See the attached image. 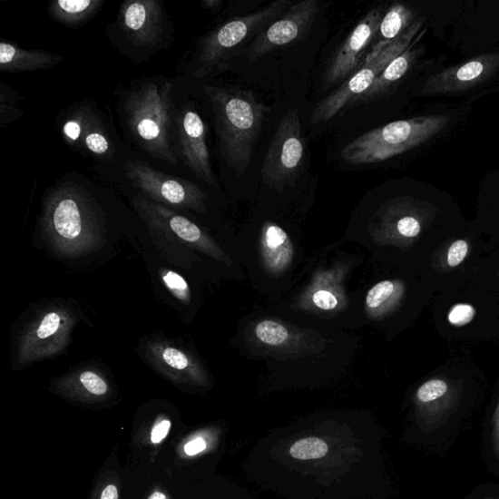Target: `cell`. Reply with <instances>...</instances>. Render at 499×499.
<instances>
[{
	"instance_id": "cell-34",
	"label": "cell",
	"mask_w": 499,
	"mask_h": 499,
	"mask_svg": "<svg viewBox=\"0 0 499 499\" xmlns=\"http://www.w3.org/2000/svg\"><path fill=\"white\" fill-rule=\"evenodd\" d=\"M206 449V442L202 438H196L185 445V452L189 455H195Z\"/></svg>"
},
{
	"instance_id": "cell-29",
	"label": "cell",
	"mask_w": 499,
	"mask_h": 499,
	"mask_svg": "<svg viewBox=\"0 0 499 499\" xmlns=\"http://www.w3.org/2000/svg\"><path fill=\"white\" fill-rule=\"evenodd\" d=\"M161 279L167 290L172 294L181 303L189 305L191 301V291L189 283L179 273L161 269L160 271Z\"/></svg>"
},
{
	"instance_id": "cell-14",
	"label": "cell",
	"mask_w": 499,
	"mask_h": 499,
	"mask_svg": "<svg viewBox=\"0 0 499 499\" xmlns=\"http://www.w3.org/2000/svg\"><path fill=\"white\" fill-rule=\"evenodd\" d=\"M383 16L382 7L374 8L367 12L357 27L351 31L328 65L324 75L325 89L356 73L366 57V50L373 43Z\"/></svg>"
},
{
	"instance_id": "cell-37",
	"label": "cell",
	"mask_w": 499,
	"mask_h": 499,
	"mask_svg": "<svg viewBox=\"0 0 499 499\" xmlns=\"http://www.w3.org/2000/svg\"><path fill=\"white\" fill-rule=\"evenodd\" d=\"M494 440L495 448L499 452V405L494 416Z\"/></svg>"
},
{
	"instance_id": "cell-16",
	"label": "cell",
	"mask_w": 499,
	"mask_h": 499,
	"mask_svg": "<svg viewBox=\"0 0 499 499\" xmlns=\"http://www.w3.org/2000/svg\"><path fill=\"white\" fill-rule=\"evenodd\" d=\"M175 126L183 162L197 178L214 185L216 178L210 161L202 118L192 110L183 109L176 118Z\"/></svg>"
},
{
	"instance_id": "cell-23",
	"label": "cell",
	"mask_w": 499,
	"mask_h": 499,
	"mask_svg": "<svg viewBox=\"0 0 499 499\" xmlns=\"http://www.w3.org/2000/svg\"><path fill=\"white\" fill-rule=\"evenodd\" d=\"M480 314L476 305L469 300H455L453 305L445 308V335H453L456 338L477 339L475 332Z\"/></svg>"
},
{
	"instance_id": "cell-27",
	"label": "cell",
	"mask_w": 499,
	"mask_h": 499,
	"mask_svg": "<svg viewBox=\"0 0 499 499\" xmlns=\"http://www.w3.org/2000/svg\"><path fill=\"white\" fill-rule=\"evenodd\" d=\"M256 335L261 344L271 347H283L290 338L286 328L274 321H264L256 328Z\"/></svg>"
},
{
	"instance_id": "cell-18",
	"label": "cell",
	"mask_w": 499,
	"mask_h": 499,
	"mask_svg": "<svg viewBox=\"0 0 499 499\" xmlns=\"http://www.w3.org/2000/svg\"><path fill=\"white\" fill-rule=\"evenodd\" d=\"M416 12L402 4H393L380 21L369 52L362 64L372 63L416 22ZM362 65V64H361Z\"/></svg>"
},
{
	"instance_id": "cell-12",
	"label": "cell",
	"mask_w": 499,
	"mask_h": 499,
	"mask_svg": "<svg viewBox=\"0 0 499 499\" xmlns=\"http://www.w3.org/2000/svg\"><path fill=\"white\" fill-rule=\"evenodd\" d=\"M142 354L155 372L174 383L201 386L206 382L207 372L201 360L173 341L149 338L144 341Z\"/></svg>"
},
{
	"instance_id": "cell-2",
	"label": "cell",
	"mask_w": 499,
	"mask_h": 499,
	"mask_svg": "<svg viewBox=\"0 0 499 499\" xmlns=\"http://www.w3.org/2000/svg\"><path fill=\"white\" fill-rule=\"evenodd\" d=\"M42 228L49 245L63 257L96 251L104 239L103 223L93 201L73 183H64L48 195Z\"/></svg>"
},
{
	"instance_id": "cell-4",
	"label": "cell",
	"mask_w": 499,
	"mask_h": 499,
	"mask_svg": "<svg viewBox=\"0 0 499 499\" xmlns=\"http://www.w3.org/2000/svg\"><path fill=\"white\" fill-rule=\"evenodd\" d=\"M294 4L275 0L249 15L232 18L202 39L194 75L201 78L227 70L231 59L246 52L255 39Z\"/></svg>"
},
{
	"instance_id": "cell-3",
	"label": "cell",
	"mask_w": 499,
	"mask_h": 499,
	"mask_svg": "<svg viewBox=\"0 0 499 499\" xmlns=\"http://www.w3.org/2000/svg\"><path fill=\"white\" fill-rule=\"evenodd\" d=\"M449 123L450 118L443 114L394 122L352 140L341 151V159L356 166L384 162L422 146Z\"/></svg>"
},
{
	"instance_id": "cell-5",
	"label": "cell",
	"mask_w": 499,
	"mask_h": 499,
	"mask_svg": "<svg viewBox=\"0 0 499 499\" xmlns=\"http://www.w3.org/2000/svg\"><path fill=\"white\" fill-rule=\"evenodd\" d=\"M173 84L152 83L131 93L126 101V117L131 133L141 147L174 166L179 157L171 141V103Z\"/></svg>"
},
{
	"instance_id": "cell-25",
	"label": "cell",
	"mask_w": 499,
	"mask_h": 499,
	"mask_svg": "<svg viewBox=\"0 0 499 499\" xmlns=\"http://www.w3.org/2000/svg\"><path fill=\"white\" fill-rule=\"evenodd\" d=\"M103 4V0H59L50 5L49 11L56 21L77 25L96 15Z\"/></svg>"
},
{
	"instance_id": "cell-15",
	"label": "cell",
	"mask_w": 499,
	"mask_h": 499,
	"mask_svg": "<svg viewBox=\"0 0 499 499\" xmlns=\"http://www.w3.org/2000/svg\"><path fill=\"white\" fill-rule=\"evenodd\" d=\"M437 210L427 201L404 196L386 202L379 210L376 230L399 240H414L435 218Z\"/></svg>"
},
{
	"instance_id": "cell-36",
	"label": "cell",
	"mask_w": 499,
	"mask_h": 499,
	"mask_svg": "<svg viewBox=\"0 0 499 499\" xmlns=\"http://www.w3.org/2000/svg\"><path fill=\"white\" fill-rule=\"evenodd\" d=\"M222 5L221 0H204L202 6L206 9L212 11H218Z\"/></svg>"
},
{
	"instance_id": "cell-38",
	"label": "cell",
	"mask_w": 499,
	"mask_h": 499,
	"mask_svg": "<svg viewBox=\"0 0 499 499\" xmlns=\"http://www.w3.org/2000/svg\"><path fill=\"white\" fill-rule=\"evenodd\" d=\"M149 499H166V496L162 493L155 492Z\"/></svg>"
},
{
	"instance_id": "cell-35",
	"label": "cell",
	"mask_w": 499,
	"mask_h": 499,
	"mask_svg": "<svg viewBox=\"0 0 499 499\" xmlns=\"http://www.w3.org/2000/svg\"><path fill=\"white\" fill-rule=\"evenodd\" d=\"M101 499H118V492L115 485H108V487L103 490Z\"/></svg>"
},
{
	"instance_id": "cell-19",
	"label": "cell",
	"mask_w": 499,
	"mask_h": 499,
	"mask_svg": "<svg viewBox=\"0 0 499 499\" xmlns=\"http://www.w3.org/2000/svg\"><path fill=\"white\" fill-rule=\"evenodd\" d=\"M63 135L72 143L78 142L88 152L100 157L112 155L111 142L101 126L85 111L77 112L63 126Z\"/></svg>"
},
{
	"instance_id": "cell-26",
	"label": "cell",
	"mask_w": 499,
	"mask_h": 499,
	"mask_svg": "<svg viewBox=\"0 0 499 499\" xmlns=\"http://www.w3.org/2000/svg\"><path fill=\"white\" fill-rule=\"evenodd\" d=\"M401 286L396 281L385 280L375 285L367 295L366 303L367 308L374 311L385 310L386 307L394 304L398 299Z\"/></svg>"
},
{
	"instance_id": "cell-24",
	"label": "cell",
	"mask_w": 499,
	"mask_h": 499,
	"mask_svg": "<svg viewBox=\"0 0 499 499\" xmlns=\"http://www.w3.org/2000/svg\"><path fill=\"white\" fill-rule=\"evenodd\" d=\"M60 385L63 388L94 398L106 396L111 389L107 377L94 367H83L65 374L60 379Z\"/></svg>"
},
{
	"instance_id": "cell-21",
	"label": "cell",
	"mask_w": 499,
	"mask_h": 499,
	"mask_svg": "<svg viewBox=\"0 0 499 499\" xmlns=\"http://www.w3.org/2000/svg\"><path fill=\"white\" fill-rule=\"evenodd\" d=\"M63 61L62 56L50 52L29 51L9 43L0 44V70L3 73L47 70Z\"/></svg>"
},
{
	"instance_id": "cell-22",
	"label": "cell",
	"mask_w": 499,
	"mask_h": 499,
	"mask_svg": "<svg viewBox=\"0 0 499 499\" xmlns=\"http://www.w3.org/2000/svg\"><path fill=\"white\" fill-rule=\"evenodd\" d=\"M416 43L417 39L401 55L394 59L383 73L377 77L372 86L353 103L376 100L385 95L391 87L397 84L410 72L418 57L422 55L423 48L416 47Z\"/></svg>"
},
{
	"instance_id": "cell-30",
	"label": "cell",
	"mask_w": 499,
	"mask_h": 499,
	"mask_svg": "<svg viewBox=\"0 0 499 499\" xmlns=\"http://www.w3.org/2000/svg\"><path fill=\"white\" fill-rule=\"evenodd\" d=\"M293 457L300 461H310L325 456L328 453V445L318 438L311 437L296 442L290 451Z\"/></svg>"
},
{
	"instance_id": "cell-28",
	"label": "cell",
	"mask_w": 499,
	"mask_h": 499,
	"mask_svg": "<svg viewBox=\"0 0 499 499\" xmlns=\"http://www.w3.org/2000/svg\"><path fill=\"white\" fill-rule=\"evenodd\" d=\"M472 243L468 240H456L446 249L443 261L438 262L443 269L457 270L471 256Z\"/></svg>"
},
{
	"instance_id": "cell-20",
	"label": "cell",
	"mask_w": 499,
	"mask_h": 499,
	"mask_svg": "<svg viewBox=\"0 0 499 499\" xmlns=\"http://www.w3.org/2000/svg\"><path fill=\"white\" fill-rule=\"evenodd\" d=\"M261 259L273 273L283 272L293 260V243L290 236L277 223L266 221L260 233Z\"/></svg>"
},
{
	"instance_id": "cell-31",
	"label": "cell",
	"mask_w": 499,
	"mask_h": 499,
	"mask_svg": "<svg viewBox=\"0 0 499 499\" xmlns=\"http://www.w3.org/2000/svg\"><path fill=\"white\" fill-rule=\"evenodd\" d=\"M448 390L449 386L445 379L433 378L427 380L422 386H419L416 397L419 402L431 403L445 396Z\"/></svg>"
},
{
	"instance_id": "cell-9",
	"label": "cell",
	"mask_w": 499,
	"mask_h": 499,
	"mask_svg": "<svg viewBox=\"0 0 499 499\" xmlns=\"http://www.w3.org/2000/svg\"><path fill=\"white\" fill-rule=\"evenodd\" d=\"M126 171L131 181L151 201L169 208L205 211L207 194L195 183L168 176L142 161H129Z\"/></svg>"
},
{
	"instance_id": "cell-33",
	"label": "cell",
	"mask_w": 499,
	"mask_h": 499,
	"mask_svg": "<svg viewBox=\"0 0 499 499\" xmlns=\"http://www.w3.org/2000/svg\"><path fill=\"white\" fill-rule=\"evenodd\" d=\"M171 427L169 420H162L159 425H156L152 431V442L159 444L166 438Z\"/></svg>"
},
{
	"instance_id": "cell-1",
	"label": "cell",
	"mask_w": 499,
	"mask_h": 499,
	"mask_svg": "<svg viewBox=\"0 0 499 499\" xmlns=\"http://www.w3.org/2000/svg\"><path fill=\"white\" fill-rule=\"evenodd\" d=\"M204 91L216 117L223 160L236 173L243 174L251 164L270 109L246 89L208 85Z\"/></svg>"
},
{
	"instance_id": "cell-13",
	"label": "cell",
	"mask_w": 499,
	"mask_h": 499,
	"mask_svg": "<svg viewBox=\"0 0 499 499\" xmlns=\"http://www.w3.org/2000/svg\"><path fill=\"white\" fill-rule=\"evenodd\" d=\"M499 72V54H484L446 68L427 78L420 94L441 96L476 88Z\"/></svg>"
},
{
	"instance_id": "cell-6",
	"label": "cell",
	"mask_w": 499,
	"mask_h": 499,
	"mask_svg": "<svg viewBox=\"0 0 499 499\" xmlns=\"http://www.w3.org/2000/svg\"><path fill=\"white\" fill-rule=\"evenodd\" d=\"M78 315L69 307L51 304L37 310L17 338L15 363L20 367L56 357L71 343Z\"/></svg>"
},
{
	"instance_id": "cell-32",
	"label": "cell",
	"mask_w": 499,
	"mask_h": 499,
	"mask_svg": "<svg viewBox=\"0 0 499 499\" xmlns=\"http://www.w3.org/2000/svg\"><path fill=\"white\" fill-rule=\"evenodd\" d=\"M312 304L321 310H332L338 306V298L330 289H319L311 297Z\"/></svg>"
},
{
	"instance_id": "cell-10",
	"label": "cell",
	"mask_w": 499,
	"mask_h": 499,
	"mask_svg": "<svg viewBox=\"0 0 499 499\" xmlns=\"http://www.w3.org/2000/svg\"><path fill=\"white\" fill-rule=\"evenodd\" d=\"M135 208L148 227L205 255L225 261L227 257L210 236L194 222L160 203L138 196Z\"/></svg>"
},
{
	"instance_id": "cell-7",
	"label": "cell",
	"mask_w": 499,
	"mask_h": 499,
	"mask_svg": "<svg viewBox=\"0 0 499 499\" xmlns=\"http://www.w3.org/2000/svg\"><path fill=\"white\" fill-rule=\"evenodd\" d=\"M424 23V19H417L376 60L372 63L362 64L361 68L351 75L343 85L321 101L318 107H315L310 117L311 123L317 125L333 120L347 104L353 103L354 101L363 95L387 65L416 41V36L422 31Z\"/></svg>"
},
{
	"instance_id": "cell-11",
	"label": "cell",
	"mask_w": 499,
	"mask_h": 499,
	"mask_svg": "<svg viewBox=\"0 0 499 499\" xmlns=\"http://www.w3.org/2000/svg\"><path fill=\"white\" fill-rule=\"evenodd\" d=\"M319 11L318 0H303L294 4L248 47L245 52L247 59L256 61L298 43L309 33Z\"/></svg>"
},
{
	"instance_id": "cell-17",
	"label": "cell",
	"mask_w": 499,
	"mask_h": 499,
	"mask_svg": "<svg viewBox=\"0 0 499 499\" xmlns=\"http://www.w3.org/2000/svg\"><path fill=\"white\" fill-rule=\"evenodd\" d=\"M163 8L156 0H137L122 5V27L136 46H152L163 34Z\"/></svg>"
},
{
	"instance_id": "cell-8",
	"label": "cell",
	"mask_w": 499,
	"mask_h": 499,
	"mask_svg": "<svg viewBox=\"0 0 499 499\" xmlns=\"http://www.w3.org/2000/svg\"><path fill=\"white\" fill-rule=\"evenodd\" d=\"M305 157V139L298 109L282 117L260 169L265 185L279 192L295 186Z\"/></svg>"
}]
</instances>
